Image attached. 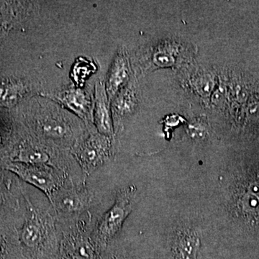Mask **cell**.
Returning a JSON list of instances; mask_svg holds the SVG:
<instances>
[{"label":"cell","mask_w":259,"mask_h":259,"mask_svg":"<svg viewBox=\"0 0 259 259\" xmlns=\"http://www.w3.org/2000/svg\"><path fill=\"white\" fill-rule=\"evenodd\" d=\"M60 111L52 109L36 110L30 115V127L40 139L54 144L74 145L79 139L77 127Z\"/></svg>","instance_id":"1"},{"label":"cell","mask_w":259,"mask_h":259,"mask_svg":"<svg viewBox=\"0 0 259 259\" xmlns=\"http://www.w3.org/2000/svg\"><path fill=\"white\" fill-rule=\"evenodd\" d=\"M3 166L24 182L41 191L49 201L67 180V174L60 167L26 164L11 161L4 162Z\"/></svg>","instance_id":"2"},{"label":"cell","mask_w":259,"mask_h":259,"mask_svg":"<svg viewBox=\"0 0 259 259\" xmlns=\"http://www.w3.org/2000/svg\"><path fill=\"white\" fill-rule=\"evenodd\" d=\"M25 198L28 214L19 235L20 240L29 249L40 250L56 241L55 221L50 213L35 207L28 196Z\"/></svg>","instance_id":"3"},{"label":"cell","mask_w":259,"mask_h":259,"mask_svg":"<svg viewBox=\"0 0 259 259\" xmlns=\"http://www.w3.org/2000/svg\"><path fill=\"white\" fill-rule=\"evenodd\" d=\"M111 139L98 132H92L73 146L71 153L81 167L83 185L89 176L111 156Z\"/></svg>","instance_id":"4"},{"label":"cell","mask_w":259,"mask_h":259,"mask_svg":"<svg viewBox=\"0 0 259 259\" xmlns=\"http://www.w3.org/2000/svg\"><path fill=\"white\" fill-rule=\"evenodd\" d=\"M135 190L133 187L120 190L111 208L104 214L93 231V241L103 245L120 231L126 218L132 211L134 204Z\"/></svg>","instance_id":"5"},{"label":"cell","mask_w":259,"mask_h":259,"mask_svg":"<svg viewBox=\"0 0 259 259\" xmlns=\"http://www.w3.org/2000/svg\"><path fill=\"white\" fill-rule=\"evenodd\" d=\"M50 202L58 214L64 218L81 215L91 208L94 204L93 194L88 189L66 183L51 197Z\"/></svg>","instance_id":"6"},{"label":"cell","mask_w":259,"mask_h":259,"mask_svg":"<svg viewBox=\"0 0 259 259\" xmlns=\"http://www.w3.org/2000/svg\"><path fill=\"white\" fill-rule=\"evenodd\" d=\"M90 221V215L88 220H79L63 233L61 246L69 259H96Z\"/></svg>","instance_id":"7"},{"label":"cell","mask_w":259,"mask_h":259,"mask_svg":"<svg viewBox=\"0 0 259 259\" xmlns=\"http://www.w3.org/2000/svg\"><path fill=\"white\" fill-rule=\"evenodd\" d=\"M47 98L56 101L61 106L72 112L87 125H93V98L85 90L70 87L56 94H47Z\"/></svg>","instance_id":"8"},{"label":"cell","mask_w":259,"mask_h":259,"mask_svg":"<svg viewBox=\"0 0 259 259\" xmlns=\"http://www.w3.org/2000/svg\"><path fill=\"white\" fill-rule=\"evenodd\" d=\"M93 125L99 134L107 137L114 136V124L110 101L105 90V82L95 84L93 112Z\"/></svg>","instance_id":"9"},{"label":"cell","mask_w":259,"mask_h":259,"mask_svg":"<svg viewBox=\"0 0 259 259\" xmlns=\"http://www.w3.org/2000/svg\"><path fill=\"white\" fill-rule=\"evenodd\" d=\"M131 67L128 58L123 51L116 54L107 74L105 82V90L109 101L111 102L120 90L128 82Z\"/></svg>","instance_id":"10"},{"label":"cell","mask_w":259,"mask_h":259,"mask_svg":"<svg viewBox=\"0 0 259 259\" xmlns=\"http://www.w3.org/2000/svg\"><path fill=\"white\" fill-rule=\"evenodd\" d=\"M31 92L26 80L17 76L0 77V107L12 108L19 105Z\"/></svg>","instance_id":"11"},{"label":"cell","mask_w":259,"mask_h":259,"mask_svg":"<svg viewBox=\"0 0 259 259\" xmlns=\"http://www.w3.org/2000/svg\"><path fill=\"white\" fill-rule=\"evenodd\" d=\"M10 161L32 165L56 166L51 151L45 146L25 140L18 145Z\"/></svg>","instance_id":"12"},{"label":"cell","mask_w":259,"mask_h":259,"mask_svg":"<svg viewBox=\"0 0 259 259\" xmlns=\"http://www.w3.org/2000/svg\"><path fill=\"white\" fill-rule=\"evenodd\" d=\"M112 117H123L131 115L137 106V97L132 86L125 87L120 90L112 100Z\"/></svg>","instance_id":"13"},{"label":"cell","mask_w":259,"mask_h":259,"mask_svg":"<svg viewBox=\"0 0 259 259\" xmlns=\"http://www.w3.org/2000/svg\"><path fill=\"white\" fill-rule=\"evenodd\" d=\"M23 2L0 1V32L9 31L22 18Z\"/></svg>","instance_id":"14"},{"label":"cell","mask_w":259,"mask_h":259,"mask_svg":"<svg viewBox=\"0 0 259 259\" xmlns=\"http://www.w3.org/2000/svg\"><path fill=\"white\" fill-rule=\"evenodd\" d=\"M8 112H6L5 109L0 107V140L3 136V130L8 128L9 125H8V122H10L9 116H8Z\"/></svg>","instance_id":"15"},{"label":"cell","mask_w":259,"mask_h":259,"mask_svg":"<svg viewBox=\"0 0 259 259\" xmlns=\"http://www.w3.org/2000/svg\"><path fill=\"white\" fill-rule=\"evenodd\" d=\"M3 250H4V241H3V238L0 236V258L3 255Z\"/></svg>","instance_id":"16"},{"label":"cell","mask_w":259,"mask_h":259,"mask_svg":"<svg viewBox=\"0 0 259 259\" xmlns=\"http://www.w3.org/2000/svg\"><path fill=\"white\" fill-rule=\"evenodd\" d=\"M4 202V199H3V194L0 193V204H3Z\"/></svg>","instance_id":"17"}]
</instances>
